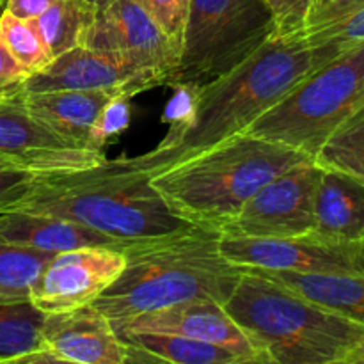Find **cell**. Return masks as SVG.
Listing matches in <instances>:
<instances>
[{
    "label": "cell",
    "mask_w": 364,
    "mask_h": 364,
    "mask_svg": "<svg viewBox=\"0 0 364 364\" xmlns=\"http://www.w3.org/2000/svg\"><path fill=\"white\" fill-rule=\"evenodd\" d=\"M0 39L11 55L31 75L43 70L52 60L48 48L31 20H21L4 11L0 14Z\"/></svg>",
    "instance_id": "cell-26"
},
{
    "label": "cell",
    "mask_w": 364,
    "mask_h": 364,
    "mask_svg": "<svg viewBox=\"0 0 364 364\" xmlns=\"http://www.w3.org/2000/svg\"><path fill=\"white\" fill-rule=\"evenodd\" d=\"M343 364H364V340L359 341V343L352 348L350 354L345 358Z\"/></svg>",
    "instance_id": "cell-35"
},
{
    "label": "cell",
    "mask_w": 364,
    "mask_h": 364,
    "mask_svg": "<svg viewBox=\"0 0 364 364\" xmlns=\"http://www.w3.org/2000/svg\"><path fill=\"white\" fill-rule=\"evenodd\" d=\"M313 71L304 32L276 36L235 70L199 87L192 116L180 130L132 164L149 178L244 134Z\"/></svg>",
    "instance_id": "cell-1"
},
{
    "label": "cell",
    "mask_w": 364,
    "mask_h": 364,
    "mask_svg": "<svg viewBox=\"0 0 364 364\" xmlns=\"http://www.w3.org/2000/svg\"><path fill=\"white\" fill-rule=\"evenodd\" d=\"M6 4H7V0H0V14L6 11Z\"/></svg>",
    "instance_id": "cell-37"
},
{
    "label": "cell",
    "mask_w": 364,
    "mask_h": 364,
    "mask_svg": "<svg viewBox=\"0 0 364 364\" xmlns=\"http://www.w3.org/2000/svg\"><path fill=\"white\" fill-rule=\"evenodd\" d=\"M128 100L124 96H116L103 110L98 123V141L102 148L109 137L121 134L130 123V109H128Z\"/></svg>",
    "instance_id": "cell-32"
},
{
    "label": "cell",
    "mask_w": 364,
    "mask_h": 364,
    "mask_svg": "<svg viewBox=\"0 0 364 364\" xmlns=\"http://www.w3.org/2000/svg\"><path fill=\"white\" fill-rule=\"evenodd\" d=\"M359 7H364V0H313L306 28L333 21Z\"/></svg>",
    "instance_id": "cell-33"
},
{
    "label": "cell",
    "mask_w": 364,
    "mask_h": 364,
    "mask_svg": "<svg viewBox=\"0 0 364 364\" xmlns=\"http://www.w3.org/2000/svg\"><path fill=\"white\" fill-rule=\"evenodd\" d=\"M242 269V267H240ZM265 364H343L364 327L242 269L224 304Z\"/></svg>",
    "instance_id": "cell-5"
},
{
    "label": "cell",
    "mask_w": 364,
    "mask_h": 364,
    "mask_svg": "<svg viewBox=\"0 0 364 364\" xmlns=\"http://www.w3.org/2000/svg\"><path fill=\"white\" fill-rule=\"evenodd\" d=\"M84 46L169 84L180 63V48L134 0H110L98 9Z\"/></svg>",
    "instance_id": "cell-9"
},
{
    "label": "cell",
    "mask_w": 364,
    "mask_h": 364,
    "mask_svg": "<svg viewBox=\"0 0 364 364\" xmlns=\"http://www.w3.org/2000/svg\"><path fill=\"white\" fill-rule=\"evenodd\" d=\"M124 265V251L112 247L55 252L36 281L31 302L46 315L89 306L119 277Z\"/></svg>",
    "instance_id": "cell-12"
},
{
    "label": "cell",
    "mask_w": 364,
    "mask_h": 364,
    "mask_svg": "<svg viewBox=\"0 0 364 364\" xmlns=\"http://www.w3.org/2000/svg\"><path fill=\"white\" fill-rule=\"evenodd\" d=\"M219 251L242 269L364 276V242L343 244L315 235L294 238H247L220 233Z\"/></svg>",
    "instance_id": "cell-10"
},
{
    "label": "cell",
    "mask_w": 364,
    "mask_h": 364,
    "mask_svg": "<svg viewBox=\"0 0 364 364\" xmlns=\"http://www.w3.org/2000/svg\"><path fill=\"white\" fill-rule=\"evenodd\" d=\"M28 77L31 73L11 55L0 39V100L20 96L25 91V82Z\"/></svg>",
    "instance_id": "cell-30"
},
{
    "label": "cell",
    "mask_w": 364,
    "mask_h": 364,
    "mask_svg": "<svg viewBox=\"0 0 364 364\" xmlns=\"http://www.w3.org/2000/svg\"><path fill=\"white\" fill-rule=\"evenodd\" d=\"M315 162L326 169L350 174L364 183V105L327 139Z\"/></svg>",
    "instance_id": "cell-25"
},
{
    "label": "cell",
    "mask_w": 364,
    "mask_h": 364,
    "mask_svg": "<svg viewBox=\"0 0 364 364\" xmlns=\"http://www.w3.org/2000/svg\"><path fill=\"white\" fill-rule=\"evenodd\" d=\"M219 235L194 226L176 237L130 247L124 251L123 272L92 306L117 326L181 302L226 304L242 269L220 255Z\"/></svg>",
    "instance_id": "cell-3"
},
{
    "label": "cell",
    "mask_w": 364,
    "mask_h": 364,
    "mask_svg": "<svg viewBox=\"0 0 364 364\" xmlns=\"http://www.w3.org/2000/svg\"><path fill=\"white\" fill-rule=\"evenodd\" d=\"M38 174L0 159V212L16 210L34 191Z\"/></svg>",
    "instance_id": "cell-28"
},
{
    "label": "cell",
    "mask_w": 364,
    "mask_h": 364,
    "mask_svg": "<svg viewBox=\"0 0 364 364\" xmlns=\"http://www.w3.org/2000/svg\"><path fill=\"white\" fill-rule=\"evenodd\" d=\"M247 270L294 291L299 297L364 327V276L354 274H306L290 270Z\"/></svg>",
    "instance_id": "cell-19"
},
{
    "label": "cell",
    "mask_w": 364,
    "mask_h": 364,
    "mask_svg": "<svg viewBox=\"0 0 364 364\" xmlns=\"http://www.w3.org/2000/svg\"><path fill=\"white\" fill-rule=\"evenodd\" d=\"M45 318L31 301H0V363H36L46 350Z\"/></svg>",
    "instance_id": "cell-21"
},
{
    "label": "cell",
    "mask_w": 364,
    "mask_h": 364,
    "mask_svg": "<svg viewBox=\"0 0 364 364\" xmlns=\"http://www.w3.org/2000/svg\"><path fill=\"white\" fill-rule=\"evenodd\" d=\"M89 2H92L96 7H98V9H102V7H105L110 0H89Z\"/></svg>",
    "instance_id": "cell-36"
},
{
    "label": "cell",
    "mask_w": 364,
    "mask_h": 364,
    "mask_svg": "<svg viewBox=\"0 0 364 364\" xmlns=\"http://www.w3.org/2000/svg\"><path fill=\"white\" fill-rule=\"evenodd\" d=\"M311 156L274 141L238 134L151 178L174 215L223 233L258 188Z\"/></svg>",
    "instance_id": "cell-4"
},
{
    "label": "cell",
    "mask_w": 364,
    "mask_h": 364,
    "mask_svg": "<svg viewBox=\"0 0 364 364\" xmlns=\"http://www.w3.org/2000/svg\"><path fill=\"white\" fill-rule=\"evenodd\" d=\"M315 237L331 242H364V183L322 167L315 201Z\"/></svg>",
    "instance_id": "cell-18"
},
{
    "label": "cell",
    "mask_w": 364,
    "mask_h": 364,
    "mask_svg": "<svg viewBox=\"0 0 364 364\" xmlns=\"http://www.w3.org/2000/svg\"><path fill=\"white\" fill-rule=\"evenodd\" d=\"M96 14L98 7L89 0H57L45 13L31 21L53 59L68 50L84 45Z\"/></svg>",
    "instance_id": "cell-22"
},
{
    "label": "cell",
    "mask_w": 364,
    "mask_h": 364,
    "mask_svg": "<svg viewBox=\"0 0 364 364\" xmlns=\"http://www.w3.org/2000/svg\"><path fill=\"white\" fill-rule=\"evenodd\" d=\"M276 36L265 0H191L180 63L167 85L205 87Z\"/></svg>",
    "instance_id": "cell-7"
},
{
    "label": "cell",
    "mask_w": 364,
    "mask_h": 364,
    "mask_svg": "<svg viewBox=\"0 0 364 364\" xmlns=\"http://www.w3.org/2000/svg\"><path fill=\"white\" fill-rule=\"evenodd\" d=\"M322 166L304 160L247 199L223 233L247 238H294L315 230V201Z\"/></svg>",
    "instance_id": "cell-8"
},
{
    "label": "cell",
    "mask_w": 364,
    "mask_h": 364,
    "mask_svg": "<svg viewBox=\"0 0 364 364\" xmlns=\"http://www.w3.org/2000/svg\"><path fill=\"white\" fill-rule=\"evenodd\" d=\"M162 84L156 75L128 68L82 45L53 57L43 70L32 73L25 82L23 92L112 91L132 98Z\"/></svg>",
    "instance_id": "cell-13"
},
{
    "label": "cell",
    "mask_w": 364,
    "mask_h": 364,
    "mask_svg": "<svg viewBox=\"0 0 364 364\" xmlns=\"http://www.w3.org/2000/svg\"><path fill=\"white\" fill-rule=\"evenodd\" d=\"M121 340L128 347V363H174V364H245L244 358L230 348L176 334L134 333L123 331Z\"/></svg>",
    "instance_id": "cell-20"
},
{
    "label": "cell",
    "mask_w": 364,
    "mask_h": 364,
    "mask_svg": "<svg viewBox=\"0 0 364 364\" xmlns=\"http://www.w3.org/2000/svg\"><path fill=\"white\" fill-rule=\"evenodd\" d=\"M21 95L0 100V159L36 174L87 169L107 159L55 134L28 112Z\"/></svg>",
    "instance_id": "cell-11"
},
{
    "label": "cell",
    "mask_w": 364,
    "mask_h": 364,
    "mask_svg": "<svg viewBox=\"0 0 364 364\" xmlns=\"http://www.w3.org/2000/svg\"><path fill=\"white\" fill-rule=\"evenodd\" d=\"M274 14L277 34L290 36L306 31L313 0H265Z\"/></svg>",
    "instance_id": "cell-29"
},
{
    "label": "cell",
    "mask_w": 364,
    "mask_h": 364,
    "mask_svg": "<svg viewBox=\"0 0 364 364\" xmlns=\"http://www.w3.org/2000/svg\"><path fill=\"white\" fill-rule=\"evenodd\" d=\"M313 71L364 45V7L323 25L306 28Z\"/></svg>",
    "instance_id": "cell-24"
},
{
    "label": "cell",
    "mask_w": 364,
    "mask_h": 364,
    "mask_svg": "<svg viewBox=\"0 0 364 364\" xmlns=\"http://www.w3.org/2000/svg\"><path fill=\"white\" fill-rule=\"evenodd\" d=\"M57 0H7L6 11L21 20H34Z\"/></svg>",
    "instance_id": "cell-34"
},
{
    "label": "cell",
    "mask_w": 364,
    "mask_h": 364,
    "mask_svg": "<svg viewBox=\"0 0 364 364\" xmlns=\"http://www.w3.org/2000/svg\"><path fill=\"white\" fill-rule=\"evenodd\" d=\"M117 333H162L205 341L230 348L245 364H265L247 334L231 318L224 304L215 301H191L144 313L114 326Z\"/></svg>",
    "instance_id": "cell-14"
},
{
    "label": "cell",
    "mask_w": 364,
    "mask_h": 364,
    "mask_svg": "<svg viewBox=\"0 0 364 364\" xmlns=\"http://www.w3.org/2000/svg\"><path fill=\"white\" fill-rule=\"evenodd\" d=\"M173 87L174 96L164 110V121L169 123V132L180 130L191 119L199 91L198 87H191V85H173Z\"/></svg>",
    "instance_id": "cell-31"
},
{
    "label": "cell",
    "mask_w": 364,
    "mask_h": 364,
    "mask_svg": "<svg viewBox=\"0 0 364 364\" xmlns=\"http://www.w3.org/2000/svg\"><path fill=\"white\" fill-rule=\"evenodd\" d=\"M16 210L73 220L119 240H164L194 228L174 215L130 159L38 174L34 191Z\"/></svg>",
    "instance_id": "cell-2"
},
{
    "label": "cell",
    "mask_w": 364,
    "mask_h": 364,
    "mask_svg": "<svg viewBox=\"0 0 364 364\" xmlns=\"http://www.w3.org/2000/svg\"><path fill=\"white\" fill-rule=\"evenodd\" d=\"M43 340L57 363H128L127 343L112 322L92 304L46 315Z\"/></svg>",
    "instance_id": "cell-15"
},
{
    "label": "cell",
    "mask_w": 364,
    "mask_h": 364,
    "mask_svg": "<svg viewBox=\"0 0 364 364\" xmlns=\"http://www.w3.org/2000/svg\"><path fill=\"white\" fill-rule=\"evenodd\" d=\"M134 2L141 6L166 32L167 38L181 50L191 0H134Z\"/></svg>",
    "instance_id": "cell-27"
},
{
    "label": "cell",
    "mask_w": 364,
    "mask_h": 364,
    "mask_svg": "<svg viewBox=\"0 0 364 364\" xmlns=\"http://www.w3.org/2000/svg\"><path fill=\"white\" fill-rule=\"evenodd\" d=\"M364 105V45L311 71L244 134L315 159L327 139Z\"/></svg>",
    "instance_id": "cell-6"
},
{
    "label": "cell",
    "mask_w": 364,
    "mask_h": 364,
    "mask_svg": "<svg viewBox=\"0 0 364 364\" xmlns=\"http://www.w3.org/2000/svg\"><path fill=\"white\" fill-rule=\"evenodd\" d=\"M116 96L121 95L112 91H46L23 92L21 100L28 112L55 134L84 148L102 151L100 117Z\"/></svg>",
    "instance_id": "cell-17"
},
{
    "label": "cell",
    "mask_w": 364,
    "mask_h": 364,
    "mask_svg": "<svg viewBox=\"0 0 364 364\" xmlns=\"http://www.w3.org/2000/svg\"><path fill=\"white\" fill-rule=\"evenodd\" d=\"M0 242L48 252L78 247H112L128 251L130 247L144 244L139 240H119L73 220L23 210L0 212Z\"/></svg>",
    "instance_id": "cell-16"
},
{
    "label": "cell",
    "mask_w": 364,
    "mask_h": 364,
    "mask_svg": "<svg viewBox=\"0 0 364 364\" xmlns=\"http://www.w3.org/2000/svg\"><path fill=\"white\" fill-rule=\"evenodd\" d=\"M53 255L0 242V301H31L36 281Z\"/></svg>",
    "instance_id": "cell-23"
}]
</instances>
